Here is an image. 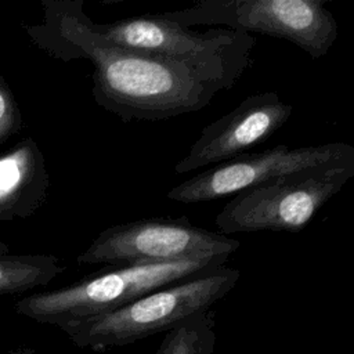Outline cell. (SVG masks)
<instances>
[{"label":"cell","instance_id":"obj_15","mask_svg":"<svg viewBox=\"0 0 354 354\" xmlns=\"http://www.w3.org/2000/svg\"><path fill=\"white\" fill-rule=\"evenodd\" d=\"M6 253H10V248H8V245H6L4 242L0 241V254H6Z\"/></svg>","mask_w":354,"mask_h":354},{"label":"cell","instance_id":"obj_5","mask_svg":"<svg viewBox=\"0 0 354 354\" xmlns=\"http://www.w3.org/2000/svg\"><path fill=\"white\" fill-rule=\"evenodd\" d=\"M163 14L187 28L224 25L285 39L313 59L326 55L337 39V21L324 0H201Z\"/></svg>","mask_w":354,"mask_h":354},{"label":"cell","instance_id":"obj_7","mask_svg":"<svg viewBox=\"0 0 354 354\" xmlns=\"http://www.w3.org/2000/svg\"><path fill=\"white\" fill-rule=\"evenodd\" d=\"M91 30L105 43L130 51L192 61H221L250 66L254 37L241 30L212 28L195 30L163 12L97 24Z\"/></svg>","mask_w":354,"mask_h":354},{"label":"cell","instance_id":"obj_3","mask_svg":"<svg viewBox=\"0 0 354 354\" xmlns=\"http://www.w3.org/2000/svg\"><path fill=\"white\" fill-rule=\"evenodd\" d=\"M239 277V270L223 266L160 288L113 311L65 324L59 329L80 348L105 351L126 346L167 332L212 310L232 290Z\"/></svg>","mask_w":354,"mask_h":354},{"label":"cell","instance_id":"obj_14","mask_svg":"<svg viewBox=\"0 0 354 354\" xmlns=\"http://www.w3.org/2000/svg\"><path fill=\"white\" fill-rule=\"evenodd\" d=\"M0 354H1V353H0ZM4 354H37V353H36V350L32 348V347H18V348L10 350V351H7V353H4Z\"/></svg>","mask_w":354,"mask_h":354},{"label":"cell","instance_id":"obj_12","mask_svg":"<svg viewBox=\"0 0 354 354\" xmlns=\"http://www.w3.org/2000/svg\"><path fill=\"white\" fill-rule=\"evenodd\" d=\"M216 314L207 310L166 332L156 354H214Z\"/></svg>","mask_w":354,"mask_h":354},{"label":"cell","instance_id":"obj_6","mask_svg":"<svg viewBox=\"0 0 354 354\" xmlns=\"http://www.w3.org/2000/svg\"><path fill=\"white\" fill-rule=\"evenodd\" d=\"M239 246V241L196 227L188 218H142L101 231L77 256L76 263L122 266L188 259H230Z\"/></svg>","mask_w":354,"mask_h":354},{"label":"cell","instance_id":"obj_13","mask_svg":"<svg viewBox=\"0 0 354 354\" xmlns=\"http://www.w3.org/2000/svg\"><path fill=\"white\" fill-rule=\"evenodd\" d=\"M22 129V113L15 95L0 73V147Z\"/></svg>","mask_w":354,"mask_h":354},{"label":"cell","instance_id":"obj_9","mask_svg":"<svg viewBox=\"0 0 354 354\" xmlns=\"http://www.w3.org/2000/svg\"><path fill=\"white\" fill-rule=\"evenodd\" d=\"M292 112V105L274 91L249 95L236 108L209 123L174 170L184 174L241 156L249 148L267 141L286 123Z\"/></svg>","mask_w":354,"mask_h":354},{"label":"cell","instance_id":"obj_8","mask_svg":"<svg viewBox=\"0 0 354 354\" xmlns=\"http://www.w3.org/2000/svg\"><path fill=\"white\" fill-rule=\"evenodd\" d=\"M351 158H354V147L347 142H328L293 149L279 144L259 153H242L212 166L174 185L166 196L180 203L209 202L234 196L279 176Z\"/></svg>","mask_w":354,"mask_h":354},{"label":"cell","instance_id":"obj_4","mask_svg":"<svg viewBox=\"0 0 354 354\" xmlns=\"http://www.w3.org/2000/svg\"><path fill=\"white\" fill-rule=\"evenodd\" d=\"M354 177V158L275 177L234 195L216 216L220 234L299 232Z\"/></svg>","mask_w":354,"mask_h":354},{"label":"cell","instance_id":"obj_1","mask_svg":"<svg viewBox=\"0 0 354 354\" xmlns=\"http://www.w3.org/2000/svg\"><path fill=\"white\" fill-rule=\"evenodd\" d=\"M44 19L24 25L37 47L61 61L93 64L95 102L123 122H158L201 111L249 68L159 57L111 46L90 28L83 0H41Z\"/></svg>","mask_w":354,"mask_h":354},{"label":"cell","instance_id":"obj_11","mask_svg":"<svg viewBox=\"0 0 354 354\" xmlns=\"http://www.w3.org/2000/svg\"><path fill=\"white\" fill-rule=\"evenodd\" d=\"M64 271L65 266L55 254H0V296L46 286Z\"/></svg>","mask_w":354,"mask_h":354},{"label":"cell","instance_id":"obj_2","mask_svg":"<svg viewBox=\"0 0 354 354\" xmlns=\"http://www.w3.org/2000/svg\"><path fill=\"white\" fill-rule=\"evenodd\" d=\"M228 259L112 266L71 285L28 295L15 301L19 315L57 328L120 308L151 292L227 266Z\"/></svg>","mask_w":354,"mask_h":354},{"label":"cell","instance_id":"obj_10","mask_svg":"<svg viewBox=\"0 0 354 354\" xmlns=\"http://www.w3.org/2000/svg\"><path fill=\"white\" fill-rule=\"evenodd\" d=\"M48 188L46 158L33 138L0 153V221L33 216L46 203Z\"/></svg>","mask_w":354,"mask_h":354}]
</instances>
